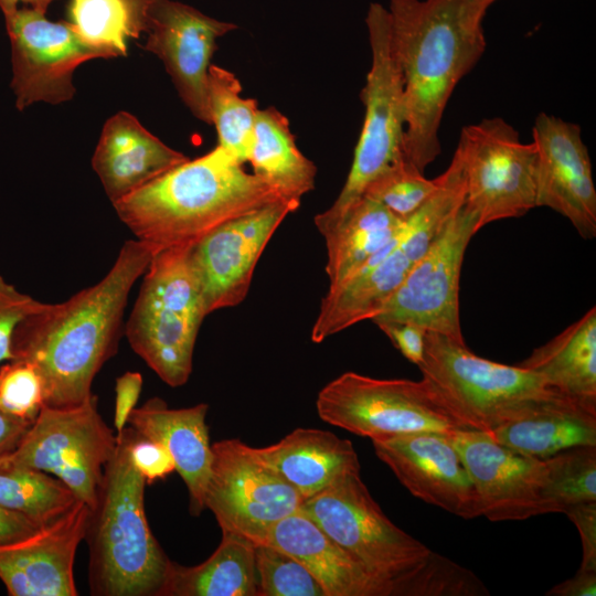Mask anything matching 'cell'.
I'll return each instance as SVG.
<instances>
[{"label":"cell","mask_w":596,"mask_h":596,"mask_svg":"<svg viewBox=\"0 0 596 596\" xmlns=\"http://www.w3.org/2000/svg\"><path fill=\"white\" fill-rule=\"evenodd\" d=\"M155 254L138 240L126 241L98 283L63 302H44L19 323L12 355L38 370L44 405L74 406L93 395L96 374L118 350L131 288Z\"/></svg>","instance_id":"6da1fadb"},{"label":"cell","mask_w":596,"mask_h":596,"mask_svg":"<svg viewBox=\"0 0 596 596\" xmlns=\"http://www.w3.org/2000/svg\"><path fill=\"white\" fill-rule=\"evenodd\" d=\"M405 108L404 158L422 172L441 151L439 128L460 79L486 50L477 0H390Z\"/></svg>","instance_id":"7a4b0ae2"},{"label":"cell","mask_w":596,"mask_h":596,"mask_svg":"<svg viewBox=\"0 0 596 596\" xmlns=\"http://www.w3.org/2000/svg\"><path fill=\"white\" fill-rule=\"evenodd\" d=\"M278 200L286 199L216 146L113 205L136 240L158 253L192 246L220 225Z\"/></svg>","instance_id":"3957f363"},{"label":"cell","mask_w":596,"mask_h":596,"mask_svg":"<svg viewBox=\"0 0 596 596\" xmlns=\"http://www.w3.org/2000/svg\"><path fill=\"white\" fill-rule=\"evenodd\" d=\"M131 427L117 434L105 466L85 539L89 545V588L97 596H158L168 556L153 536L145 511L147 481L132 464Z\"/></svg>","instance_id":"277c9868"},{"label":"cell","mask_w":596,"mask_h":596,"mask_svg":"<svg viewBox=\"0 0 596 596\" xmlns=\"http://www.w3.org/2000/svg\"><path fill=\"white\" fill-rule=\"evenodd\" d=\"M190 247L153 255L124 328L134 352L171 387L188 382L196 337L207 316Z\"/></svg>","instance_id":"5b68a950"},{"label":"cell","mask_w":596,"mask_h":596,"mask_svg":"<svg viewBox=\"0 0 596 596\" xmlns=\"http://www.w3.org/2000/svg\"><path fill=\"white\" fill-rule=\"evenodd\" d=\"M417 366L466 428L485 433L519 418L543 400L563 396L539 374L478 356L466 343L433 331L426 332Z\"/></svg>","instance_id":"8992f818"},{"label":"cell","mask_w":596,"mask_h":596,"mask_svg":"<svg viewBox=\"0 0 596 596\" xmlns=\"http://www.w3.org/2000/svg\"><path fill=\"white\" fill-rule=\"evenodd\" d=\"M464 195L459 174L443 172L438 190L404 221L398 233L351 276L329 287L311 329V341L320 343L372 320L462 203Z\"/></svg>","instance_id":"52a82bcc"},{"label":"cell","mask_w":596,"mask_h":596,"mask_svg":"<svg viewBox=\"0 0 596 596\" xmlns=\"http://www.w3.org/2000/svg\"><path fill=\"white\" fill-rule=\"evenodd\" d=\"M300 510L386 585L391 596H406L434 552L384 514L360 471L344 473L305 499Z\"/></svg>","instance_id":"ba28073f"},{"label":"cell","mask_w":596,"mask_h":596,"mask_svg":"<svg viewBox=\"0 0 596 596\" xmlns=\"http://www.w3.org/2000/svg\"><path fill=\"white\" fill-rule=\"evenodd\" d=\"M365 23L372 63L361 91L364 120L343 188L333 204L315 216L319 232L336 223L363 195L373 179L404 159L403 82L392 44L389 10L372 2Z\"/></svg>","instance_id":"9c48e42d"},{"label":"cell","mask_w":596,"mask_h":596,"mask_svg":"<svg viewBox=\"0 0 596 596\" xmlns=\"http://www.w3.org/2000/svg\"><path fill=\"white\" fill-rule=\"evenodd\" d=\"M316 408L323 422L371 440L466 429L423 377L375 379L345 372L321 389Z\"/></svg>","instance_id":"30bf717a"},{"label":"cell","mask_w":596,"mask_h":596,"mask_svg":"<svg viewBox=\"0 0 596 596\" xmlns=\"http://www.w3.org/2000/svg\"><path fill=\"white\" fill-rule=\"evenodd\" d=\"M117 436L97 408V396L66 407L43 405L3 461L51 473L91 510L96 507L106 464Z\"/></svg>","instance_id":"8fae6325"},{"label":"cell","mask_w":596,"mask_h":596,"mask_svg":"<svg viewBox=\"0 0 596 596\" xmlns=\"http://www.w3.org/2000/svg\"><path fill=\"white\" fill-rule=\"evenodd\" d=\"M462 166L465 205L479 227L520 217L536 207V149L504 119L486 118L461 129L455 151Z\"/></svg>","instance_id":"7c38bea8"},{"label":"cell","mask_w":596,"mask_h":596,"mask_svg":"<svg viewBox=\"0 0 596 596\" xmlns=\"http://www.w3.org/2000/svg\"><path fill=\"white\" fill-rule=\"evenodd\" d=\"M479 230L478 217L462 202L372 321L412 322L465 343L460 274L468 244Z\"/></svg>","instance_id":"4fadbf2b"},{"label":"cell","mask_w":596,"mask_h":596,"mask_svg":"<svg viewBox=\"0 0 596 596\" xmlns=\"http://www.w3.org/2000/svg\"><path fill=\"white\" fill-rule=\"evenodd\" d=\"M204 505L222 532L262 543L268 529L298 511L304 497L277 472L258 461L240 439L212 444Z\"/></svg>","instance_id":"5bb4252c"},{"label":"cell","mask_w":596,"mask_h":596,"mask_svg":"<svg viewBox=\"0 0 596 596\" xmlns=\"http://www.w3.org/2000/svg\"><path fill=\"white\" fill-rule=\"evenodd\" d=\"M4 17L11 42L15 106L72 99L75 68L92 58L118 57L113 51L86 42L70 22H53L33 8L18 7Z\"/></svg>","instance_id":"9a60e30c"},{"label":"cell","mask_w":596,"mask_h":596,"mask_svg":"<svg viewBox=\"0 0 596 596\" xmlns=\"http://www.w3.org/2000/svg\"><path fill=\"white\" fill-rule=\"evenodd\" d=\"M300 201L278 200L214 228L190 247L207 315L240 305L267 243Z\"/></svg>","instance_id":"2e32d148"},{"label":"cell","mask_w":596,"mask_h":596,"mask_svg":"<svg viewBox=\"0 0 596 596\" xmlns=\"http://www.w3.org/2000/svg\"><path fill=\"white\" fill-rule=\"evenodd\" d=\"M237 28L179 1L150 0L146 9L145 49L162 61L184 105L205 124H212L207 76L216 41Z\"/></svg>","instance_id":"e0dca14e"},{"label":"cell","mask_w":596,"mask_h":596,"mask_svg":"<svg viewBox=\"0 0 596 596\" xmlns=\"http://www.w3.org/2000/svg\"><path fill=\"white\" fill-rule=\"evenodd\" d=\"M448 435L421 432L372 444L379 459L414 497L466 520L481 517L475 483Z\"/></svg>","instance_id":"ac0fdd59"},{"label":"cell","mask_w":596,"mask_h":596,"mask_svg":"<svg viewBox=\"0 0 596 596\" xmlns=\"http://www.w3.org/2000/svg\"><path fill=\"white\" fill-rule=\"evenodd\" d=\"M532 136L536 149V206L562 214L583 238H594L596 189L581 127L541 113Z\"/></svg>","instance_id":"d6986e66"},{"label":"cell","mask_w":596,"mask_h":596,"mask_svg":"<svg viewBox=\"0 0 596 596\" xmlns=\"http://www.w3.org/2000/svg\"><path fill=\"white\" fill-rule=\"evenodd\" d=\"M448 436L475 483L483 517L498 522L543 514V459L511 449L480 430L457 429Z\"/></svg>","instance_id":"ffe728a7"},{"label":"cell","mask_w":596,"mask_h":596,"mask_svg":"<svg viewBox=\"0 0 596 596\" xmlns=\"http://www.w3.org/2000/svg\"><path fill=\"white\" fill-rule=\"evenodd\" d=\"M89 515V507L78 500L56 520L0 543V579L8 595L76 596L74 561Z\"/></svg>","instance_id":"44dd1931"},{"label":"cell","mask_w":596,"mask_h":596,"mask_svg":"<svg viewBox=\"0 0 596 596\" xmlns=\"http://www.w3.org/2000/svg\"><path fill=\"white\" fill-rule=\"evenodd\" d=\"M188 159L147 130L135 116L118 111L103 127L92 167L115 203Z\"/></svg>","instance_id":"7402d4cb"},{"label":"cell","mask_w":596,"mask_h":596,"mask_svg":"<svg viewBox=\"0 0 596 596\" xmlns=\"http://www.w3.org/2000/svg\"><path fill=\"white\" fill-rule=\"evenodd\" d=\"M209 405L200 403L170 408L160 397H151L130 413L127 424L141 437L162 444L171 454L175 470L189 492V510L199 515L212 464V445L205 418Z\"/></svg>","instance_id":"603a6c76"},{"label":"cell","mask_w":596,"mask_h":596,"mask_svg":"<svg viewBox=\"0 0 596 596\" xmlns=\"http://www.w3.org/2000/svg\"><path fill=\"white\" fill-rule=\"evenodd\" d=\"M262 543L301 563L319 582L326 596H391L386 585L300 509L272 525Z\"/></svg>","instance_id":"cb8c5ba5"},{"label":"cell","mask_w":596,"mask_h":596,"mask_svg":"<svg viewBox=\"0 0 596 596\" xmlns=\"http://www.w3.org/2000/svg\"><path fill=\"white\" fill-rule=\"evenodd\" d=\"M248 450L304 499L322 491L344 473L361 471L352 443L322 429L297 428L276 444L262 448L248 446Z\"/></svg>","instance_id":"d4e9b609"},{"label":"cell","mask_w":596,"mask_h":596,"mask_svg":"<svg viewBox=\"0 0 596 596\" xmlns=\"http://www.w3.org/2000/svg\"><path fill=\"white\" fill-rule=\"evenodd\" d=\"M517 365L539 374L561 395L596 413L595 306Z\"/></svg>","instance_id":"484cf974"},{"label":"cell","mask_w":596,"mask_h":596,"mask_svg":"<svg viewBox=\"0 0 596 596\" xmlns=\"http://www.w3.org/2000/svg\"><path fill=\"white\" fill-rule=\"evenodd\" d=\"M487 434L511 449L545 459L571 447L596 446V413L555 396Z\"/></svg>","instance_id":"4316f807"},{"label":"cell","mask_w":596,"mask_h":596,"mask_svg":"<svg viewBox=\"0 0 596 596\" xmlns=\"http://www.w3.org/2000/svg\"><path fill=\"white\" fill-rule=\"evenodd\" d=\"M254 543L231 532L195 566L168 561L158 596H257Z\"/></svg>","instance_id":"83f0119b"},{"label":"cell","mask_w":596,"mask_h":596,"mask_svg":"<svg viewBox=\"0 0 596 596\" xmlns=\"http://www.w3.org/2000/svg\"><path fill=\"white\" fill-rule=\"evenodd\" d=\"M404 221L382 204L361 196L332 225L321 231L326 273L334 287L356 272L402 228Z\"/></svg>","instance_id":"f1b7e54d"},{"label":"cell","mask_w":596,"mask_h":596,"mask_svg":"<svg viewBox=\"0 0 596 596\" xmlns=\"http://www.w3.org/2000/svg\"><path fill=\"white\" fill-rule=\"evenodd\" d=\"M247 162L284 199L300 201L315 189L317 167L298 149L286 116L258 109Z\"/></svg>","instance_id":"f546056e"},{"label":"cell","mask_w":596,"mask_h":596,"mask_svg":"<svg viewBox=\"0 0 596 596\" xmlns=\"http://www.w3.org/2000/svg\"><path fill=\"white\" fill-rule=\"evenodd\" d=\"M78 499L55 476L0 459V505L24 514L39 526L67 512Z\"/></svg>","instance_id":"4dcf8cb0"},{"label":"cell","mask_w":596,"mask_h":596,"mask_svg":"<svg viewBox=\"0 0 596 596\" xmlns=\"http://www.w3.org/2000/svg\"><path fill=\"white\" fill-rule=\"evenodd\" d=\"M241 93L242 85L235 74L211 64L207 98L217 146L244 164L248 159L258 107L256 99L243 98Z\"/></svg>","instance_id":"1f68e13d"},{"label":"cell","mask_w":596,"mask_h":596,"mask_svg":"<svg viewBox=\"0 0 596 596\" xmlns=\"http://www.w3.org/2000/svg\"><path fill=\"white\" fill-rule=\"evenodd\" d=\"M543 460V514L596 501V446L571 447Z\"/></svg>","instance_id":"d6a6232c"},{"label":"cell","mask_w":596,"mask_h":596,"mask_svg":"<svg viewBox=\"0 0 596 596\" xmlns=\"http://www.w3.org/2000/svg\"><path fill=\"white\" fill-rule=\"evenodd\" d=\"M67 12V22L86 42L117 56L127 54L126 42L132 38V28L125 0H71Z\"/></svg>","instance_id":"836d02e7"},{"label":"cell","mask_w":596,"mask_h":596,"mask_svg":"<svg viewBox=\"0 0 596 596\" xmlns=\"http://www.w3.org/2000/svg\"><path fill=\"white\" fill-rule=\"evenodd\" d=\"M439 184V175L427 179L424 172L404 158L373 179L362 196L382 204L405 221L425 204Z\"/></svg>","instance_id":"e575fe53"},{"label":"cell","mask_w":596,"mask_h":596,"mask_svg":"<svg viewBox=\"0 0 596 596\" xmlns=\"http://www.w3.org/2000/svg\"><path fill=\"white\" fill-rule=\"evenodd\" d=\"M254 555L257 596H326L311 573L284 551L258 543Z\"/></svg>","instance_id":"d590c367"},{"label":"cell","mask_w":596,"mask_h":596,"mask_svg":"<svg viewBox=\"0 0 596 596\" xmlns=\"http://www.w3.org/2000/svg\"><path fill=\"white\" fill-rule=\"evenodd\" d=\"M44 405V389L38 370L22 360L0 364V409L33 422Z\"/></svg>","instance_id":"8d00e7d4"},{"label":"cell","mask_w":596,"mask_h":596,"mask_svg":"<svg viewBox=\"0 0 596 596\" xmlns=\"http://www.w3.org/2000/svg\"><path fill=\"white\" fill-rule=\"evenodd\" d=\"M480 595H489V592L471 571L435 552L412 582L406 594V596Z\"/></svg>","instance_id":"74e56055"},{"label":"cell","mask_w":596,"mask_h":596,"mask_svg":"<svg viewBox=\"0 0 596 596\" xmlns=\"http://www.w3.org/2000/svg\"><path fill=\"white\" fill-rule=\"evenodd\" d=\"M43 305L0 275V364L13 359L12 338L19 323Z\"/></svg>","instance_id":"f35d334b"},{"label":"cell","mask_w":596,"mask_h":596,"mask_svg":"<svg viewBox=\"0 0 596 596\" xmlns=\"http://www.w3.org/2000/svg\"><path fill=\"white\" fill-rule=\"evenodd\" d=\"M130 456L132 464L147 482L163 479L175 470L169 450L162 444L143 438L139 434L131 445Z\"/></svg>","instance_id":"ab89813d"},{"label":"cell","mask_w":596,"mask_h":596,"mask_svg":"<svg viewBox=\"0 0 596 596\" xmlns=\"http://www.w3.org/2000/svg\"><path fill=\"white\" fill-rule=\"evenodd\" d=\"M375 324L385 333L405 359L416 365L422 362L426 329L418 324L404 321H384Z\"/></svg>","instance_id":"60d3db41"},{"label":"cell","mask_w":596,"mask_h":596,"mask_svg":"<svg viewBox=\"0 0 596 596\" xmlns=\"http://www.w3.org/2000/svg\"><path fill=\"white\" fill-rule=\"evenodd\" d=\"M576 525L582 541L581 568L596 571V501L570 505L564 510Z\"/></svg>","instance_id":"b9f144b4"},{"label":"cell","mask_w":596,"mask_h":596,"mask_svg":"<svg viewBox=\"0 0 596 596\" xmlns=\"http://www.w3.org/2000/svg\"><path fill=\"white\" fill-rule=\"evenodd\" d=\"M142 387V375L127 371L116 379L114 425L117 434L126 427L128 417L136 407Z\"/></svg>","instance_id":"7bdbcfd3"},{"label":"cell","mask_w":596,"mask_h":596,"mask_svg":"<svg viewBox=\"0 0 596 596\" xmlns=\"http://www.w3.org/2000/svg\"><path fill=\"white\" fill-rule=\"evenodd\" d=\"M546 596H595L596 571L578 568L571 578L553 586Z\"/></svg>","instance_id":"ee69618b"},{"label":"cell","mask_w":596,"mask_h":596,"mask_svg":"<svg viewBox=\"0 0 596 596\" xmlns=\"http://www.w3.org/2000/svg\"><path fill=\"white\" fill-rule=\"evenodd\" d=\"M40 528L24 514L0 505V543L23 538Z\"/></svg>","instance_id":"f6af8a7d"},{"label":"cell","mask_w":596,"mask_h":596,"mask_svg":"<svg viewBox=\"0 0 596 596\" xmlns=\"http://www.w3.org/2000/svg\"><path fill=\"white\" fill-rule=\"evenodd\" d=\"M31 424V421L8 415L0 409V459L17 447Z\"/></svg>","instance_id":"bcb514c9"},{"label":"cell","mask_w":596,"mask_h":596,"mask_svg":"<svg viewBox=\"0 0 596 596\" xmlns=\"http://www.w3.org/2000/svg\"><path fill=\"white\" fill-rule=\"evenodd\" d=\"M150 0H125L131 19L132 38H138L145 30L146 9Z\"/></svg>","instance_id":"7dc6e473"},{"label":"cell","mask_w":596,"mask_h":596,"mask_svg":"<svg viewBox=\"0 0 596 596\" xmlns=\"http://www.w3.org/2000/svg\"><path fill=\"white\" fill-rule=\"evenodd\" d=\"M55 0H0V9L3 15L13 12L20 3L46 13L50 4Z\"/></svg>","instance_id":"c3c4849f"},{"label":"cell","mask_w":596,"mask_h":596,"mask_svg":"<svg viewBox=\"0 0 596 596\" xmlns=\"http://www.w3.org/2000/svg\"><path fill=\"white\" fill-rule=\"evenodd\" d=\"M480 4H482L485 8H489L496 0H477Z\"/></svg>","instance_id":"681fc988"}]
</instances>
